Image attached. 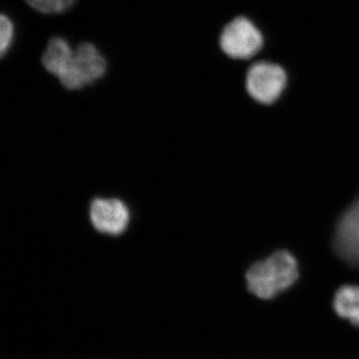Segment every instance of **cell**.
<instances>
[{"label": "cell", "instance_id": "obj_4", "mask_svg": "<svg viewBox=\"0 0 359 359\" xmlns=\"http://www.w3.org/2000/svg\"><path fill=\"white\" fill-rule=\"evenodd\" d=\"M287 84V71L271 61H257L250 66L245 74V91L252 100L263 105L276 102Z\"/></svg>", "mask_w": 359, "mask_h": 359}, {"label": "cell", "instance_id": "obj_8", "mask_svg": "<svg viewBox=\"0 0 359 359\" xmlns=\"http://www.w3.org/2000/svg\"><path fill=\"white\" fill-rule=\"evenodd\" d=\"M334 309L340 318L359 327V287L344 285L335 294Z\"/></svg>", "mask_w": 359, "mask_h": 359}, {"label": "cell", "instance_id": "obj_10", "mask_svg": "<svg viewBox=\"0 0 359 359\" xmlns=\"http://www.w3.org/2000/svg\"><path fill=\"white\" fill-rule=\"evenodd\" d=\"M14 25L11 18L0 14V58L4 57L14 40Z\"/></svg>", "mask_w": 359, "mask_h": 359}, {"label": "cell", "instance_id": "obj_7", "mask_svg": "<svg viewBox=\"0 0 359 359\" xmlns=\"http://www.w3.org/2000/svg\"><path fill=\"white\" fill-rule=\"evenodd\" d=\"M74 49L69 42L62 37H53L49 40L42 56V65L54 77L60 78L65 74L68 65H70Z\"/></svg>", "mask_w": 359, "mask_h": 359}, {"label": "cell", "instance_id": "obj_1", "mask_svg": "<svg viewBox=\"0 0 359 359\" xmlns=\"http://www.w3.org/2000/svg\"><path fill=\"white\" fill-rule=\"evenodd\" d=\"M299 278L294 256L287 250H278L264 261L252 264L245 273L250 294L269 299L289 289Z\"/></svg>", "mask_w": 359, "mask_h": 359}, {"label": "cell", "instance_id": "obj_9", "mask_svg": "<svg viewBox=\"0 0 359 359\" xmlns=\"http://www.w3.org/2000/svg\"><path fill=\"white\" fill-rule=\"evenodd\" d=\"M32 8L44 14L62 13L69 9L76 0H25Z\"/></svg>", "mask_w": 359, "mask_h": 359}, {"label": "cell", "instance_id": "obj_3", "mask_svg": "<svg viewBox=\"0 0 359 359\" xmlns=\"http://www.w3.org/2000/svg\"><path fill=\"white\" fill-rule=\"evenodd\" d=\"M88 219L92 229L107 238L123 237L132 223L128 203L115 196H99L90 202Z\"/></svg>", "mask_w": 359, "mask_h": 359}, {"label": "cell", "instance_id": "obj_11", "mask_svg": "<svg viewBox=\"0 0 359 359\" xmlns=\"http://www.w3.org/2000/svg\"><path fill=\"white\" fill-rule=\"evenodd\" d=\"M66 202H67V201H66ZM68 204H69V203H68ZM69 205H71V204H69ZM73 207H75V205H73ZM76 208H79V207H76ZM81 209H83V208H81ZM87 210H88V209H87Z\"/></svg>", "mask_w": 359, "mask_h": 359}, {"label": "cell", "instance_id": "obj_2", "mask_svg": "<svg viewBox=\"0 0 359 359\" xmlns=\"http://www.w3.org/2000/svg\"><path fill=\"white\" fill-rule=\"evenodd\" d=\"M106 72V61L98 48L89 42L78 45L70 65L59 83L69 92H80L93 86L102 79Z\"/></svg>", "mask_w": 359, "mask_h": 359}, {"label": "cell", "instance_id": "obj_5", "mask_svg": "<svg viewBox=\"0 0 359 359\" xmlns=\"http://www.w3.org/2000/svg\"><path fill=\"white\" fill-rule=\"evenodd\" d=\"M263 32L252 20L238 16L224 26L219 36V47L228 57L248 60L262 51Z\"/></svg>", "mask_w": 359, "mask_h": 359}, {"label": "cell", "instance_id": "obj_6", "mask_svg": "<svg viewBox=\"0 0 359 359\" xmlns=\"http://www.w3.org/2000/svg\"><path fill=\"white\" fill-rule=\"evenodd\" d=\"M334 248L337 256L359 266V198L342 215L335 229Z\"/></svg>", "mask_w": 359, "mask_h": 359}]
</instances>
